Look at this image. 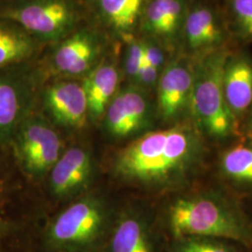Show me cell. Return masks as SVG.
Masks as SVG:
<instances>
[{
	"label": "cell",
	"mask_w": 252,
	"mask_h": 252,
	"mask_svg": "<svg viewBox=\"0 0 252 252\" xmlns=\"http://www.w3.org/2000/svg\"><path fill=\"white\" fill-rule=\"evenodd\" d=\"M205 136L193 123H180L149 132L118 155L120 177L151 186L184 182L202 169L207 155Z\"/></svg>",
	"instance_id": "obj_1"
},
{
	"label": "cell",
	"mask_w": 252,
	"mask_h": 252,
	"mask_svg": "<svg viewBox=\"0 0 252 252\" xmlns=\"http://www.w3.org/2000/svg\"><path fill=\"white\" fill-rule=\"evenodd\" d=\"M168 226L175 239L203 236L252 245V225L225 196L202 191L176 200L168 211Z\"/></svg>",
	"instance_id": "obj_2"
},
{
	"label": "cell",
	"mask_w": 252,
	"mask_h": 252,
	"mask_svg": "<svg viewBox=\"0 0 252 252\" xmlns=\"http://www.w3.org/2000/svg\"><path fill=\"white\" fill-rule=\"evenodd\" d=\"M229 54L213 51L194 63L190 96L191 122L205 137L225 140L234 135L236 119L227 105L223 90V71Z\"/></svg>",
	"instance_id": "obj_3"
},
{
	"label": "cell",
	"mask_w": 252,
	"mask_h": 252,
	"mask_svg": "<svg viewBox=\"0 0 252 252\" xmlns=\"http://www.w3.org/2000/svg\"><path fill=\"white\" fill-rule=\"evenodd\" d=\"M107 234V215L98 200L81 199L60 213L45 233L47 248L54 252H88Z\"/></svg>",
	"instance_id": "obj_4"
},
{
	"label": "cell",
	"mask_w": 252,
	"mask_h": 252,
	"mask_svg": "<svg viewBox=\"0 0 252 252\" xmlns=\"http://www.w3.org/2000/svg\"><path fill=\"white\" fill-rule=\"evenodd\" d=\"M0 18L18 25L36 39L55 40L69 33L76 12L66 0H15L0 10Z\"/></svg>",
	"instance_id": "obj_5"
},
{
	"label": "cell",
	"mask_w": 252,
	"mask_h": 252,
	"mask_svg": "<svg viewBox=\"0 0 252 252\" xmlns=\"http://www.w3.org/2000/svg\"><path fill=\"white\" fill-rule=\"evenodd\" d=\"M24 169L34 177H41L61 157L62 141L57 132L44 119L28 115L19 127L12 141Z\"/></svg>",
	"instance_id": "obj_6"
},
{
	"label": "cell",
	"mask_w": 252,
	"mask_h": 252,
	"mask_svg": "<svg viewBox=\"0 0 252 252\" xmlns=\"http://www.w3.org/2000/svg\"><path fill=\"white\" fill-rule=\"evenodd\" d=\"M20 64L0 68V146L12 141L22 123L29 115L32 82Z\"/></svg>",
	"instance_id": "obj_7"
},
{
	"label": "cell",
	"mask_w": 252,
	"mask_h": 252,
	"mask_svg": "<svg viewBox=\"0 0 252 252\" xmlns=\"http://www.w3.org/2000/svg\"><path fill=\"white\" fill-rule=\"evenodd\" d=\"M194 79V63L180 58L168 63L157 82V110L164 122H171L189 113Z\"/></svg>",
	"instance_id": "obj_8"
},
{
	"label": "cell",
	"mask_w": 252,
	"mask_h": 252,
	"mask_svg": "<svg viewBox=\"0 0 252 252\" xmlns=\"http://www.w3.org/2000/svg\"><path fill=\"white\" fill-rule=\"evenodd\" d=\"M151 106L144 90L130 86L121 91L108 104L105 126L108 133L126 138L143 130L150 123Z\"/></svg>",
	"instance_id": "obj_9"
},
{
	"label": "cell",
	"mask_w": 252,
	"mask_h": 252,
	"mask_svg": "<svg viewBox=\"0 0 252 252\" xmlns=\"http://www.w3.org/2000/svg\"><path fill=\"white\" fill-rule=\"evenodd\" d=\"M44 102L48 111L60 126L81 129L89 116L83 85L75 81H61L47 88Z\"/></svg>",
	"instance_id": "obj_10"
},
{
	"label": "cell",
	"mask_w": 252,
	"mask_h": 252,
	"mask_svg": "<svg viewBox=\"0 0 252 252\" xmlns=\"http://www.w3.org/2000/svg\"><path fill=\"white\" fill-rule=\"evenodd\" d=\"M101 50L102 42L94 32H77L57 46L52 57L53 67L63 75H81L91 70Z\"/></svg>",
	"instance_id": "obj_11"
},
{
	"label": "cell",
	"mask_w": 252,
	"mask_h": 252,
	"mask_svg": "<svg viewBox=\"0 0 252 252\" xmlns=\"http://www.w3.org/2000/svg\"><path fill=\"white\" fill-rule=\"evenodd\" d=\"M92 172L89 153L81 147L67 150L51 170V188L56 196L66 197L81 190Z\"/></svg>",
	"instance_id": "obj_12"
},
{
	"label": "cell",
	"mask_w": 252,
	"mask_h": 252,
	"mask_svg": "<svg viewBox=\"0 0 252 252\" xmlns=\"http://www.w3.org/2000/svg\"><path fill=\"white\" fill-rule=\"evenodd\" d=\"M227 105L237 120L252 107V61L244 55L228 56L223 71Z\"/></svg>",
	"instance_id": "obj_13"
},
{
	"label": "cell",
	"mask_w": 252,
	"mask_h": 252,
	"mask_svg": "<svg viewBox=\"0 0 252 252\" xmlns=\"http://www.w3.org/2000/svg\"><path fill=\"white\" fill-rule=\"evenodd\" d=\"M108 252H157L153 233L141 217H122L109 232Z\"/></svg>",
	"instance_id": "obj_14"
},
{
	"label": "cell",
	"mask_w": 252,
	"mask_h": 252,
	"mask_svg": "<svg viewBox=\"0 0 252 252\" xmlns=\"http://www.w3.org/2000/svg\"><path fill=\"white\" fill-rule=\"evenodd\" d=\"M183 30L189 50L198 53L216 49L224 37L216 13L202 6L191 9L187 14L184 19Z\"/></svg>",
	"instance_id": "obj_15"
},
{
	"label": "cell",
	"mask_w": 252,
	"mask_h": 252,
	"mask_svg": "<svg viewBox=\"0 0 252 252\" xmlns=\"http://www.w3.org/2000/svg\"><path fill=\"white\" fill-rule=\"evenodd\" d=\"M119 81L117 66L110 62L99 63L88 75L82 85L92 120H97L105 114L108 104L115 96Z\"/></svg>",
	"instance_id": "obj_16"
},
{
	"label": "cell",
	"mask_w": 252,
	"mask_h": 252,
	"mask_svg": "<svg viewBox=\"0 0 252 252\" xmlns=\"http://www.w3.org/2000/svg\"><path fill=\"white\" fill-rule=\"evenodd\" d=\"M37 40L18 25L0 18V68L21 64L33 56Z\"/></svg>",
	"instance_id": "obj_17"
},
{
	"label": "cell",
	"mask_w": 252,
	"mask_h": 252,
	"mask_svg": "<svg viewBox=\"0 0 252 252\" xmlns=\"http://www.w3.org/2000/svg\"><path fill=\"white\" fill-rule=\"evenodd\" d=\"M184 5L182 0H152L144 11V29L153 36L170 38L182 25Z\"/></svg>",
	"instance_id": "obj_18"
},
{
	"label": "cell",
	"mask_w": 252,
	"mask_h": 252,
	"mask_svg": "<svg viewBox=\"0 0 252 252\" xmlns=\"http://www.w3.org/2000/svg\"><path fill=\"white\" fill-rule=\"evenodd\" d=\"M220 169L232 183L252 186V146L236 145L228 149L220 157Z\"/></svg>",
	"instance_id": "obj_19"
},
{
	"label": "cell",
	"mask_w": 252,
	"mask_h": 252,
	"mask_svg": "<svg viewBox=\"0 0 252 252\" xmlns=\"http://www.w3.org/2000/svg\"><path fill=\"white\" fill-rule=\"evenodd\" d=\"M97 5L108 25L126 35L136 23L143 0H97Z\"/></svg>",
	"instance_id": "obj_20"
},
{
	"label": "cell",
	"mask_w": 252,
	"mask_h": 252,
	"mask_svg": "<svg viewBox=\"0 0 252 252\" xmlns=\"http://www.w3.org/2000/svg\"><path fill=\"white\" fill-rule=\"evenodd\" d=\"M172 252H239L234 245L226 240L203 236H187L175 239Z\"/></svg>",
	"instance_id": "obj_21"
},
{
	"label": "cell",
	"mask_w": 252,
	"mask_h": 252,
	"mask_svg": "<svg viewBox=\"0 0 252 252\" xmlns=\"http://www.w3.org/2000/svg\"><path fill=\"white\" fill-rule=\"evenodd\" d=\"M128 48L126 53V71L127 76L135 81L138 71L143 63L144 44L143 41L129 38L127 40Z\"/></svg>",
	"instance_id": "obj_22"
},
{
	"label": "cell",
	"mask_w": 252,
	"mask_h": 252,
	"mask_svg": "<svg viewBox=\"0 0 252 252\" xmlns=\"http://www.w3.org/2000/svg\"><path fill=\"white\" fill-rule=\"evenodd\" d=\"M232 9L241 32L252 37V0H232Z\"/></svg>",
	"instance_id": "obj_23"
},
{
	"label": "cell",
	"mask_w": 252,
	"mask_h": 252,
	"mask_svg": "<svg viewBox=\"0 0 252 252\" xmlns=\"http://www.w3.org/2000/svg\"><path fill=\"white\" fill-rule=\"evenodd\" d=\"M144 58L143 62L160 70L164 63V54L162 49L150 41H144Z\"/></svg>",
	"instance_id": "obj_24"
},
{
	"label": "cell",
	"mask_w": 252,
	"mask_h": 252,
	"mask_svg": "<svg viewBox=\"0 0 252 252\" xmlns=\"http://www.w3.org/2000/svg\"><path fill=\"white\" fill-rule=\"evenodd\" d=\"M159 77V70L157 68L143 62L135 81L138 82L139 87L142 89L151 88L158 82Z\"/></svg>",
	"instance_id": "obj_25"
},
{
	"label": "cell",
	"mask_w": 252,
	"mask_h": 252,
	"mask_svg": "<svg viewBox=\"0 0 252 252\" xmlns=\"http://www.w3.org/2000/svg\"><path fill=\"white\" fill-rule=\"evenodd\" d=\"M249 132H250V134L252 136V113H251V117H250V120H249Z\"/></svg>",
	"instance_id": "obj_26"
}]
</instances>
